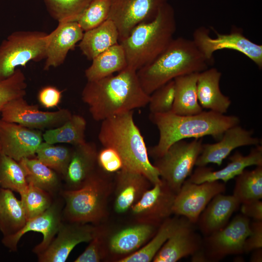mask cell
<instances>
[{
  "label": "cell",
  "instance_id": "1",
  "mask_svg": "<svg viewBox=\"0 0 262 262\" xmlns=\"http://www.w3.org/2000/svg\"><path fill=\"white\" fill-rule=\"evenodd\" d=\"M82 100L96 121L145 107L149 95L143 89L137 71L127 66L116 75L87 81L82 92Z\"/></svg>",
  "mask_w": 262,
  "mask_h": 262
},
{
  "label": "cell",
  "instance_id": "2",
  "mask_svg": "<svg viewBox=\"0 0 262 262\" xmlns=\"http://www.w3.org/2000/svg\"><path fill=\"white\" fill-rule=\"evenodd\" d=\"M149 117L159 131L158 143L148 151L155 159L162 156L174 143L186 138L211 136L219 140L226 130L240 122L236 115L210 110L190 115H180L171 112L150 114Z\"/></svg>",
  "mask_w": 262,
  "mask_h": 262
},
{
  "label": "cell",
  "instance_id": "3",
  "mask_svg": "<svg viewBox=\"0 0 262 262\" xmlns=\"http://www.w3.org/2000/svg\"><path fill=\"white\" fill-rule=\"evenodd\" d=\"M98 139L103 147L114 148L119 155L123 168L143 174L152 185L161 181L159 173L148 158L144 139L133 120V111L102 121Z\"/></svg>",
  "mask_w": 262,
  "mask_h": 262
},
{
  "label": "cell",
  "instance_id": "4",
  "mask_svg": "<svg viewBox=\"0 0 262 262\" xmlns=\"http://www.w3.org/2000/svg\"><path fill=\"white\" fill-rule=\"evenodd\" d=\"M210 62L192 39H173L152 62L137 71L141 85L147 95L176 78L199 73L209 68Z\"/></svg>",
  "mask_w": 262,
  "mask_h": 262
},
{
  "label": "cell",
  "instance_id": "5",
  "mask_svg": "<svg viewBox=\"0 0 262 262\" xmlns=\"http://www.w3.org/2000/svg\"><path fill=\"white\" fill-rule=\"evenodd\" d=\"M176 30L175 11L167 2L154 19L138 24L120 42L125 52L127 66L137 71L152 62L174 39Z\"/></svg>",
  "mask_w": 262,
  "mask_h": 262
},
{
  "label": "cell",
  "instance_id": "6",
  "mask_svg": "<svg viewBox=\"0 0 262 262\" xmlns=\"http://www.w3.org/2000/svg\"><path fill=\"white\" fill-rule=\"evenodd\" d=\"M104 173L97 169L81 187L62 190L63 220L98 224L106 217L112 183Z\"/></svg>",
  "mask_w": 262,
  "mask_h": 262
},
{
  "label": "cell",
  "instance_id": "7",
  "mask_svg": "<svg viewBox=\"0 0 262 262\" xmlns=\"http://www.w3.org/2000/svg\"><path fill=\"white\" fill-rule=\"evenodd\" d=\"M49 33L40 31H16L0 45V82L11 76L19 66L45 59Z\"/></svg>",
  "mask_w": 262,
  "mask_h": 262
},
{
  "label": "cell",
  "instance_id": "8",
  "mask_svg": "<svg viewBox=\"0 0 262 262\" xmlns=\"http://www.w3.org/2000/svg\"><path fill=\"white\" fill-rule=\"evenodd\" d=\"M202 139L191 142L184 140L173 144L153 165L160 178L177 194L186 179L192 173L194 166L202 148Z\"/></svg>",
  "mask_w": 262,
  "mask_h": 262
},
{
  "label": "cell",
  "instance_id": "9",
  "mask_svg": "<svg viewBox=\"0 0 262 262\" xmlns=\"http://www.w3.org/2000/svg\"><path fill=\"white\" fill-rule=\"evenodd\" d=\"M250 225L248 217L238 214L223 229L205 236L200 250L205 262L218 261L229 255L244 253Z\"/></svg>",
  "mask_w": 262,
  "mask_h": 262
},
{
  "label": "cell",
  "instance_id": "10",
  "mask_svg": "<svg viewBox=\"0 0 262 262\" xmlns=\"http://www.w3.org/2000/svg\"><path fill=\"white\" fill-rule=\"evenodd\" d=\"M214 31V37H211L209 30L203 26L196 29L193 33L192 40L210 64L213 62L216 51L229 49L243 53L262 69V45L253 42L240 31H233L228 34Z\"/></svg>",
  "mask_w": 262,
  "mask_h": 262
},
{
  "label": "cell",
  "instance_id": "11",
  "mask_svg": "<svg viewBox=\"0 0 262 262\" xmlns=\"http://www.w3.org/2000/svg\"><path fill=\"white\" fill-rule=\"evenodd\" d=\"M167 2L168 0H110L107 19L116 27L120 42L138 24L154 19Z\"/></svg>",
  "mask_w": 262,
  "mask_h": 262
},
{
  "label": "cell",
  "instance_id": "12",
  "mask_svg": "<svg viewBox=\"0 0 262 262\" xmlns=\"http://www.w3.org/2000/svg\"><path fill=\"white\" fill-rule=\"evenodd\" d=\"M64 200L59 195L54 197L50 206L42 214L28 219L25 225L16 234L3 237L1 242L12 252L17 250L21 238L29 231L39 232L43 235L42 241L33 249L36 255L44 251L55 237L63 221Z\"/></svg>",
  "mask_w": 262,
  "mask_h": 262
},
{
  "label": "cell",
  "instance_id": "13",
  "mask_svg": "<svg viewBox=\"0 0 262 262\" xmlns=\"http://www.w3.org/2000/svg\"><path fill=\"white\" fill-rule=\"evenodd\" d=\"M1 119L34 129H50L58 127L72 116L71 112L65 108L54 112L39 110L36 105L29 104L24 97L8 102L0 111Z\"/></svg>",
  "mask_w": 262,
  "mask_h": 262
},
{
  "label": "cell",
  "instance_id": "14",
  "mask_svg": "<svg viewBox=\"0 0 262 262\" xmlns=\"http://www.w3.org/2000/svg\"><path fill=\"white\" fill-rule=\"evenodd\" d=\"M225 191V183L219 180L196 184L186 180L176 194L173 213L185 217L193 224L196 223L212 199Z\"/></svg>",
  "mask_w": 262,
  "mask_h": 262
},
{
  "label": "cell",
  "instance_id": "15",
  "mask_svg": "<svg viewBox=\"0 0 262 262\" xmlns=\"http://www.w3.org/2000/svg\"><path fill=\"white\" fill-rule=\"evenodd\" d=\"M153 185L130 210L136 222L159 226L173 214L176 194L162 179Z\"/></svg>",
  "mask_w": 262,
  "mask_h": 262
},
{
  "label": "cell",
  "instance_id": "16",
  "mask_svg": "<svg viewBox=\"0 0 262 262\" xmlns=\"http://www.w3.org/2000/svg\"><path fill=\"white\" fill-rule=\"evenodd\" d=\"M98 228L88 223L63 220L58 231L48 247L37 255L39 262H65L74 247L82 243H89Z\"/></svg>",
  "mask_w": 262,
  "mask_h": 262
},
{
  "label": "cell",
  "instance_id": "17",
  "mask_svg": "<svg viewBox=\"0 0 262 262\" xmlns=\"http://www.w3.org/2000/svg\"><path fill=\"white\" fill-rule=\"evenodd\" d=\"M43 140L38 130L0 119V152L15 160L35 156Z\"/></svg>",
  "mask_w": 262,
  "mask_h": 262
},
{
  "label": "cell",
  "instance_id": "18",
  "mask_svg": "<svg viewBox=\"0 0 262 262\" xmlns=\"http://www.w3.org/2000/svg\"><path fill=\"white\" fill-rule=\"evenodd\" d=\"M252 131L246 130L239 124L228 129L217 143L203 144L195 165L202 166L212 163L220 166L234 149L260 145V140L254 137Z\"/></svg>",
  "mask_w": 262,
  "mask_h": 262
},
{
  "label": "cell",
  "instance_id": "19",
  "mask_svg": "<svg viewBox=\"0 0 262 262\" xmlns=\"http://www.w3.org/2000/svg\"><path fill=\"white\" fill-rule=\"evenodd\" d=\"M229 160L225 167L216 171L206 166H197L187 180L196 184L217 180L226 183L236 177L247 167L262 166V146H256L246 156L236 151L229 157Z\"/></svg>",
  "mask_w": 262,
  "mask_h": 262
},
{
  "label": "cell",
  "instance_id": "20",
  "mask_svg": "<svg viewBox=\"0 0 262 262\" xmlns=\"http://www.w3.org/2000/svg\"><path fill=\"white\" fill-rule=\"evenodd\" d=\"M187 220L178 227L154 257V262H176L192 256L202 247L203 240Z\"/></svg>",
  "mask_w": 262,
  "mask_h": 262
},
{
  "label": "cell",
  "instance_id": "21",
  "mask_svg": "<svg viewBox=\"0 0 262 262\" xmlns=\"http://www.w3.org/2000/svg\"><path fill=\"white\" fill-rule=\"evenodd\" d=\"M84 31L77 21L58 23L48 35L44 69L56 67L65 62L68 52L82 38Z\"/></svg>",
  "mask_w": 262,
  "mask_h": 262
},
{
  "label": "cell",
  "instance_id": "22",
  "mask_svg": "<svg viewBox=\"0 0 262 262\" xmlns=\"http://www.w3.org/2000/svg\"><path fill=\"white\" fill-rule=\"evenodd\" d=\"M98 150L93 142L74 146L63 189L72 190L81 187L97 169Z\"/></svg>",
  "mask_w": 262,
  "mask_h": 262
},
{
  "label": "cell",
  "instance_id": "23",
  "mask_svg": "<svg viewBox=\"0 0 262 262\" xmlns=\"http://www.w3.org/2000/svg\"><path fill=\"white\" fill-rule=\"evenodd\" d=\"M151 185L141 173L123 168L116 172L115 212L123 213L130 210Z\"/></svg>",
  "mask_w": 262,
  "mask_h": 262
},
{
  "label": "cell",
  "instance_id": "24",
  "mask_svg": "<svg viewBox=\"0 0 262 262\" xmlns=\"http://www.w3.org/2000/svg\"><path fill=\"white\" fill-rule=\"evenodd\" d=\"M158 227L139 222L127 226L110 237L107 249L114 255H129L145 245L154 236Z\"/></svg>",
  "mask_w": 262,
  "mask_h": 262
},
{
  "label": "cell",
  "instance_id": "25",
  "mask_svg": "<svg viewBox=\"0 0 262 262\" xmlns=\"http://www.w3.org/2000/svg\"><path fill=\"white\" fill-rule=\"evenodd\" d=\"M222 194H219L212 199L196 222L200 230L205 236L225 227L240 205L233 195Z\"/></svg>",
  "mask_w": 262,
  "mask_h": 262
},
{
  "label": "cell",
  "instance_id": "26",
  "mask_svg": "<svg viewBox=\"0 0 262 262\" xmlns=\"http://www.w3.org/2000/svg\"><path fill=\"white\" fill-rule=\"evenodd\" d=\"M221 76V73L214 67L198 73L196 91L199 103L203 109L225 114L231 104V100L220 90Z\"/></svg>",
  "mask_w": 262,
  "mask_h": 262
},
{
  "label": "cell",
  "instance_id": "27",
  "mask_svg": "<svg viewBox=\"0 0 262 262\" xmlns=\"http://www.w3.org/2000/svg\"><path fill=\"white\" fill-rule=\"evenodd\" d=\"M119 34L114 22L106 20L99 25L84 32L79 47L82 53L92 61L99 54L118 44Z\"/></svg>",
  "mask_w": 262,
  "mask_h": 262
},
{
  "label": "cell",
  "instance_id": "28",
  "mask_svg": "<svg viewBox=\"0 0 262 262\" xmlns=\"http://www.w3.org/2000/svg\"><path fill=\"white\" fill-rule=\"evenodd\" d=\"M24 169L28 184L39 188L53 197L63 190L61 177L36 158H24L19 162Z\"/></svg>",
  "mask_w": 262,
  "mask_h": 262
},
{
  "label": "cell",
  "instance_id": "29",
  "mask_svg": "<svg viewBox=\"0 0 262 262\" xmlns=\"http://www.w3.org/2000/svg\"><path fill=\"white\" fill-rule=\"evenodd\" d=\"M198 74L194 73L182 75L174 80L175 93L171 112L180 115H190L203 111L197 95Z\"/></svg>",
  "mask_w": 262,
  "mask_h": 262
},
{
  "label": "cell",
  "instance_id": "30",
  "mask_svg": "<svg viewBox=\"0 0 262 262\" xmlns=\"http://www.w3.org/2000/svg\"><path fill=\"white\" fill-rule=\"evenodd\" d=\"M92 61L91 65L84 72L87 81L102 79L127 67L125 52L120 43L102 52Z\"/></svg>",
  "mask_w": 262,
  "mask_h": 262
},
{
  "label": "cell",
  "instance_id": "31",
  "mask_svg": "<svg viewBox=\"0 0 262 262\" xmlns=\"http://www.w3.org/2000/svg\"><path fill=\"white\" fill-rule=\"evenodd\" d=\"M27 221L20 200L13 191L0 187V231L3 237L17 233Z\"/></svg>",
  "mask_w": 262,
  "mask_h": 262
},
{
  "label": "cell",
  "instance_id": "32",
  "mask_svg": "<svg viewBox=\"0 0 262 262\" xmlns=\"http://www.w3.org/2000/svg\"><path fill=\"white\" fill-rule=\"evenodd\" d=\"M187 219L183 217H169L158 227L154 236L134 253L119 259L118 262H149L174 230Z\"/></svg>",
  "mask_w": 262,
  "mask_h": 262
},
{
  "label": "cell",
  "instance_id": "33",
  "mask_svg": "<svg viewBox=\"0 0 262 262\" xmlns=\"http://www.w3.org/2000/svg\"><path fill=\"white\" fill-rule=\"evenodd\" d=\"M86 121L83 116L72 115L61 126L46 131L43 138L44 142L49 144L66 143L76 146L86 142Z\"/></svg>",
  "mask_w": 262,
  "mask_h": 262
},
{
  "label": "cell",
  "instance_id": "34",
  "mask_svg": "<svg viewBox=\"0 0 262 262\" xmlns=\"http://www.w3.org/2000/svg\"><path fill=\"white\" fill-rule=\"evenodd\" d=\"M244 170L235 177L233 196L240 204L262 198V166Z\"/></svg>",
  "mask_w": 262,
  "mask_h": 262
},
{
  "label": "cell",
  "instance_id": "35",
  "mask_svg": "<svg viewBox=\"0 0 262 262\" xmlns=\"http://www.w3.org/2000/svg\"><path fill=\"white\" fill-rule=\"evenodd\" d=\"M73 148L43 142L37 148L36 158L53 169L63 179L71 160Z\"/></svg>",
  "mask_w": 262,
  "mask_h": 262
},
{
  "label": "cell",
  "instance_id": "36",
  "mask_svg": "<svg viewBox=\"0 0 262 262\" xmlns=\"http://www.w3.org/2000/svg\"><path fill=\"white\" fill-rule=\"evenodd\" d=\"M28 186L26 174L20 163L0 152V187L20 194Z\"/></svg>",
  "mask_w": 262,
  "mask_h": 262
},
{
  "label": "cell",
  "instance_id": "37",
  "mask_svg": "<svg viewBox=\"0 0 262 262\" xmlns=\"http://www.w3.org/2000/svg\"><path fill=\"white\" fill-rule=\"evenodd\" d=\"M50 16L58 23L76 21L92 0H43Z\"/></svg>",
  "mask_w": 262,
  "mask_h": 262
},
{
  "label": "cell",
  "instance_id": "38",
  "mask_svg": "<svg viewBox=\"0 0 262 262\" xmlns=\"http://www.w3.org/2000/svg\"><path fill=\"white\" fill-rule=\"evenodd\" d=\"M19 195L27 220L46 211L54 198L47 192L30 184Z\"/></svg>",
  "mask_w": 262,
  "mask_h": 262
},
{
  "label": "cell",
  "instance_id": "39",
  "mask_svg": "<svg viewBox=\"0 0 262 262\" xmlns=\"http://www.w3.org/2000/svg\"><path fill=\"white\" fill-rule=\"evenodd\" d=\"M27 84L26 77L19 68L8 78L0 82V112L12 100L24 97Z\"/></svg>",
  "mask_w": 262,
  "mask_h": 262
},
{
  "label": "cell",
  "instance_id": "40",
  "mask_svg": "<svg viewBox=\"0 0 262 262\" xmlns=\"http://www.w3.org/2000/svg\"><path fill=\"white\" fill-rule=\"evenodd\" d=\"M110 0H92L76 21L84 32L93 29L107 20Z\"/></svg>",
  "mask_w": 262,
  "mask_h": 262
},
{
  "label": "cell",
  "instance_id": "41",
  "mask_svg": "<svg viewBox=\"0 0 262 262\" xmlns=\"http://www.w3.org/2000/svg\"><path fill=\"white\" fill-rule=\"evenodd\" d=\"M175 93L174 80L156 89L149 95L148 103L150 114H164L171 111Z\"/></svg>",
  "mask_w": 262,
  "mask_h": 262
},
{
  "label": "cell",
  "instance_id": "42",
  "mask_svg": "<svg viewBox=\"0 0 262 262\" xmlns=\"http://www.w3.org/2000/svg\"><path fill=\"white\" fill-rule=\"evenodd\" d=\"M105 231L103 228L98 226L93 238L84 251L74 261L75 262H99L102 260L106 254L105 244Z\"/></svg>",
  "mask_w": 262,
  "mask_h": 262
},
{
  "label": "cell",
  "instance_id": "43",
  "mask_svg": "<svg viewBox=\"0 0 262 262\" xmlns=\"http://www.w3.org/2000/svg\"><path fill=\"white\" fill-rule=\"evenodd\" d=\"M97 165L100 170L108 174L116 173L123 167L120 156L114 148L110 147H103L98 151Z\"/></svg>",
  "mask_w": 262,
  "mask_h": 262
},
{
  "label": "cell",
  "instance_id": "44",
  "mask_svg": "<svg viewBox=\"0 0 262 262\" xmlns=\"http://www.w3.org/2000/svg\"><path fill=\"white\" fill-rule=\"evenodd\" d=\"M62 97V91L57 87L51 85L42 87L37 95L40 104L48 109L57 107L60 103Z\"/></svg>",
  "mask_w": 262,
  "mask_h": 262
},
{
  "label": "cell",
  "instance_id": "45",
  "mask_svg": "<svg viewBox=\"0 0 262 262\" xmlns=\"http://www.w3.org/2000/svg\"><path fill=\"white\" fill-rule=\"evenodd\" d=\"M250 233L245 240L244 253H248L262 248V221L250 223Z\"/></svg>",
  "mask_w": 262,
  "mask_h": 262
},
{
  "label": "cell",
  "instance_id": "46",
  "mask_svg": "<svg viewBox=\"0 0 262 262\" xmlns=\"http://www.w3.org/2000/svg\"><path fill=\"white\" fill-rule=\"evenodd\" d=\"M242 214L255 220L262 221V201L254 200L241 204Z\"/></svg>",
  "mask_w": 262,
  "mask_h": 262
},
{
  "label": "cell",
  "instance_id": "47",
  "mask_svg": "<svg viewBox=\"0 0 262 262\" xmlns=\"http://www.w3.org/2000/svg\"><path fill=\"white\" fill-rule=\"evenodd\" d=\"M254 252L252 254L250 261L260 262L262 261V248L253 250Z\"/></svg>",
  "mask_w": 262,
  "mask_h": 262
},
{
  "label": "cell",
  "instance_id": "48",
  "mask_svg": "<svg viewBox=\"0 0 262 262\" xmlns=\"http://www.w3.org/2000/svg\"></svg>",
  "mask_w": 262,
  "mask_h": 262
}]
</instances>
